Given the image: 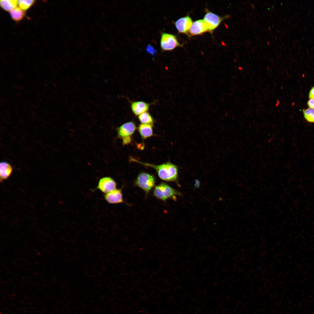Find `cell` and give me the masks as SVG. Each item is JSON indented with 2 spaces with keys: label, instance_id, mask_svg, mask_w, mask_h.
Returning a JSON list of instances; mask_svg holds the SVG:
<instances>
[{
  "label": "cell",
  "instance_id": "1",
  "mask_svg": "<svg viewBox=\"0 0 314 314\" xmlns=\"http://www.w3.org/2000/svg\"><path fill=\"white\" fill-rule=\"evenodd\" d=\"M129 160L153 168L156 171L159 177L163 181L178 183V168L177 165L173 163L167 162L161 164L155 165L142 162L131 157H130Z\"/></svg>",
  "mask_w": 314,
  "mask_h": 314
},
{
  "label": "cell",
  "instance_id": "2",
  "mask_svg": "<svg viewBox=\"0 0 314 314\" xmlns=\"http://www.w3.org/2000/svg\"><path fill=\"white\" fill-rule=\"evenodd\" d=\"M153 194L157 199L164 201L170 199L175 200L176 196L182 195L180 192L164 182L154 187Z\"/></svg>",
  "mask_w": 314,
  "mask_h": 314
},
{
  "label": "cell",
  "instance_id": "3",
  "mask_svg": "<svg viewBox=\"0 0 314 314\" xmlns=\"http://www.w3.org/2000/svg\"><path fill=\"white\" fill-rule=\"evenodd\" d=\"M155 179L153 175L144 172L138 175L134 183L135 185L142 189L147 195L155 186Z\"/></svg>",
  "mask_w": 314,
  "mask_h": 314
},
{
  "label": "cell",
  "instance_id": "4",
  "mask_svg": "<svg viewBox=\"0 0 314 314\" xmlns=\"http://www.w3.org/2000/svg\"><path fill=\"white\" fill-rule=\"evenodd\" d=\"M181 46L175 35L164 32L161 33L160 47L162 51H171Z\"/></svg>",
  "mask_w": 314,
  "mask_h": 314
},
{
  "label": "cell",
  "instance_id": "5",
  "mask_svg": "<svg viewBox=\"0 0 314 314\" xmlns=\"http://www.w3.org/2000/svg\"><path fill=\"white\" fill-rule=\"evenodd\" d=\"M117 186L116 182L112 178L104 177L99 179L96 187L92 191L98 190L106 194L116 189Z\"/></svg>",
  "mask_w": 314,
  "mask_h": 314
},
{
  "label": "cell",
  "instance_id": "6",
  "mask_svg": "<svg viewBox=\"0 0 314 314\" xmlns=\"http://www.w3.org/2000/svg\"><path fill=\"white\" fill-rule=\"evenodd\" d=\"M223 19L218 15L210 12H207L203 19L208 29V31H212L216 28L220 24Z\"/></svg>",
  "mask_w": 314,
  "mask_h": 314
},
{
  "label": "cell",
  "instance_id": "7",
  "mask_svg": "<svg viewBox=\"0 0 314 314\" xmlns=\"http://www.w3.org/2000/svg\"><path fill=\"white\" fill-rule=\"evenodd\" d=\"M136 128L135 124L132 122L123 124L117 129L118 137L122 139L131 137L135 131Z\"/></svg>",
  "mask_w": 314,
  "mask_h": 314
},
{
  "label": "cell",
  "instance_id": "8",
  "mask_svg": "<svg viewBox=\"0 0 314 314\" xmlns=\"http://www.w3.org/2000/svg\"><path fill=\"white\" fill-rule=\"evenodd\" d=\"M122 188L116 189L108 193L104 194L105 200L109 204H117L124 203L122 192Z\"/></svg>",
  "mask_w": 314,
  "mask_h": 314
},
{
  "label": "cell",
  "instance_id": "9",
  "mask_svg": "<svg viewBox=\"0 0 314 314\" xmlns=\"http://www.w3.org/2000/svg\"><path fill=\"white\" fill-rule=\"evenodd\" d=\"M192 23L191 18L186 16L179 19L175 22L174 24L179 33H185L189 30Z\"/></svg>",
  "mask_w": 314,
  "mask_h": 314
},
{
  "label": "cell",
  "instance_id": "10",
  "mask_svg": "<svg viewBox=\"0 0 314 314\" xmlns=\"http://www.w3.org/2000/svg\"><path fill=\"white\" fill-rule=\"evenodd\" d=\"M208 31L207 27L203 19L194 22L189 30L191 35H199Z\"/></svg>",
  "mask_w": 314,
  "mask_h": 314
},
{
  "label": "cell",
  "instance_id": "11",
  "mask_svg": "<svg viewBox=\"0 0 314 314\" xmlns=\"http://www.w3.org/2000/svg\"><path fill=\"white\" fill-rule=\"evenodd\" d=\"M149 107V104L142 101H134L131 104V108L132 112L137 116L147 112Z\"/></svg>",
  "mask_w": 314,
  "mask_h": 314
},
{
  "label": "cell",
  "instance_id": "12",
  "mask_svg": "<svg viewBox=\"0 0 314 314\" xmlns=\"http://www.w3.org/2000/svg\"><path fill=\"white\" fill-rule=\"evenodd\" d=\"M13 171L11 165L6 161H2L0 163V181L3 182L8 179L11 175Z\"/></svg>",
  "mask_w": 314,
  "mask_h": 314
},
{
  "label": "cell",
  "instance_id": "13",
  "mask_svg": "<svg viewBox=\"0 0 314 314\" xmlns=\"http://www.w3.org/2000/svg\"><path fill=\"white\" fill-rule=\"evenodd\" d=\"M153 125L147 124H141L138 128L139 133L142 138L145 139L152 136L153 135Z\"/></svg>",
  "mask_w": 314,
  "mask_h": 314
},
{
  "label": "cell",
  "instance_id": "14",
  "mask_svg": "<svg viewBox=\"0 0 314 314\" xmlns=\"http://www.w3.org/2000/svg\"><path fill=\"white\" fill-rule=\"evenodd\" d=\"M1 7L5 10L10 11L16 7L18 1L16 0H2L0 1Z\"/></svg>",
  "mask_w": 314,
  "mask_h": 314
},
{
  "label": "cell",
  "instance_id": "15",
  "mask_svg": "<svg viewBox=\"0 0 314 314\" xmlns=\"http://www.w3.org/2000/svg\"><path fill=\"white\" fill-rule=\"evenodd\" d=\"M10 15L13 19L16 21L22 19L24 16L25 13L20 8L16 7L10 11Z\"/></svg>",
  "mask_w": 314,
  "mask_h": 314
},
{
  "label": "cell",
  "instance_id": "16",
  "mask_svg": "<svg viewBox=\"0 0 314 314\" xmlns=\"http://www.w3.org/2000/svg\"><path fill=\"white\" fill-rule=\"evenodd\" d=\"M138 119L142 124H147L153 125L154 120L151 115L147 112L138 116Z\"/></svg>",
  "mask_w": 314,
  "mask_h": 314
},
{
  "label": "cell",
  "instance_id": "17",
  "mask_svg": "<svg viewBox=\"0 0 314 314\" xmlns=\"http://www.w3.org/2000/svg\"><path fill=\"white\" fill-rule=\"evenodd\" d=\"M303 112L304 117L308 122L314 123V109L310 108L304 110Z\"/></svg>",
  "mask_w": 314,
  "mask_h": 314
},
{
  "label": "cell",
  "instance_id": "18",
  "mask_svg": "<svg viewBox=\"0 0 314 314\" xmlns=\"http://www.w3.org/2000/svg\"><path fill=\"white\" fill-rule=\"evenodd\" d=\"M34 0H19L18 1V4L19 8L23 10L29 8L34 3Z\"/></svg>",
  "mask_w": 314,
  "mask_h": 314
},
{
  "label": "cell",
  "instance_id": "19",
  "mask_svg": "<svg viewBox=\"0 0 314 314\" xmlns=\"http://www.w3.org/2000/svg\"><path fill=\"white\" fill-rule=\"evenodd\" d=\"M146 51L147 52L150 53L153 56V57L155 56L156 53V50L154 49L153 47L151 45L149 44L146 47Z\"/></svg>",
  "mask_w": 314,
  "mask_h": 314
},
{
  "label": "cell",
  "instance_id": "20",
  "mask_svg": "<svg viewBox=\"0 0 314 314\" xmlns=\"http://www.w3.org/2000/svg\"><path fill=\"white\" fill-rule=\"evenodd\" d=\"M132 141L131 137L126 138L122 139L123 145H127L131 143Z\"/></svg>",
  "mask_w": 314,
  "mask_h": 314
},
{
  "label": "cell",
  "instance_id": "21",
  "mask_svg": "<svg viewBox=\"0 0 314 314\" xmlns=\"http://www.w3.org/2000/svg\"><path fill=\"white\" fill-rule=\"evenodd\" d=\"M308 106L309 108L314 109V99H310L307 102Z\"/></svg>",
  "mask_w": 314,
  "mask_h": 314
},
{
  "label": "cell",
  "instance_id": "22",
  "mask_svg": "<svg viewBox=\"0 0 314 314\" xmlns=\"http://www.w3.org/2000/svg\"><path fill=\"white\" fill-rule=\"evenodd\" d=\"M308 96L310 99H314V86L310 90Z\"/></svg>",
  "mask_w": 314,
  "mask_h": 314
},
{
  "label": "cell",
  "instance_id": "23",
  "mask_svg": "<svg viewBox=\"0 0 314 314\" xmlns=\"http://www.w3.org/2000/svg\"><path fill=\"white\" fill-rule=\"evenodd\" d=\"M239 69H240V70H242V67H239Z\"/></svg>",
  "mask_w": 314,
  "mask_h": 314
},
{
  "label": "cell",
  "instance_id": "24",
  "mask_svg": "<svg viewBox=\"0 0 314 314\" xmlns=\"http://www.w3.org/2000/svg\"><path fill=\"white\" fill-rule=\"evenodd\" d=\"M267 44H268V45H269V42H267Z\"/></svg>",
  "mask_w": 314,
  "mask_h": 314
}]
</instances>
